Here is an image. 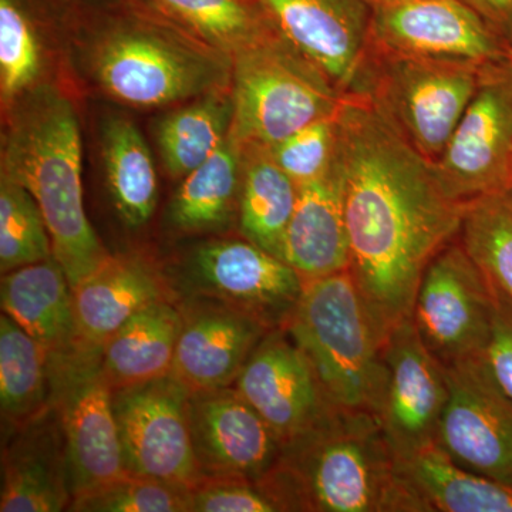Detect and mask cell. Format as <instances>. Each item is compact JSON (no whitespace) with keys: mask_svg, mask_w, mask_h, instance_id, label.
<instances>
[{"mask_svg":"<svg viewBox=\"0 0 512 512\" xmlns=\"http://www.w3.org/2000/svg\"><path fill=\"white\" fill-rule=\"evenodd\" d=\"M349 272L384 335L412 316L427 266L460 234L451 200L424 157L366 97L338 111Z\"/></svg>","mask_w":512,"mask_h":512,"instance_id":"1","label":"cell"},{"mask_svg":"<svg viewBox=\"0 0 512 512\" xmlns=\"http://www.w3.org/2000/svg\"><path fill=\"white\" fill-rule=\"evenodd\" d=\"M84 82L131 109H160L231 86L232 60L148 0L79 3L66 33Z\"/></svg>","mask_w":512,"mask_h":512,"instance_id":"2","label":"cell"},{"mask_svg":"<svg viewBox=\"0 0 512 512\" xmlns=\"http://www.w3.org/2000/svg\"><path fill=\"white\" fill-rule=\"evenodd\" d=\"M278 511L423 512L373 414L333 409L256 483Z\"/></svg>","mask_w":512,"mask_h":512,"instance_id":"3","label":"cell"},{"mask_svg":"<svg viewBox=\"0 0 512 512\" xmlns=\"http://www.w3.org/2000/svg\"><path fill=\"white\" fill-rule=\"evenodd\" d=\"M0 173L33 195L72 289L110 254L83 202L82 134L72 99L47 83L3 111Z\"/></svg>","mask_w":512,"mask_h":512,"instance_id":"4","label":"cell"},{"mask_svg":"<svg viewBox=\"0 0 512 512\" xmlns=\"http://www.w3.org/2000/svg\"><path fill=\"white\" fill-rule=\"evenodd\" d=\"M286 330L333 407L379 419L387 384V336L349 269L305 281Z\"/></svg>","mask_w":512,"mask_h":512,"instance_id":"5","label":"cell"},{"mask_svg":"<svg viewBox=\"0 0 512 512\" xmlns=\"http://www.w3.org/2000/svg\"><path fill=\"white\" fill-rule=\"evenodd\" d=\"M239 144L272 147L313 121L335 116L346 93L279 29L232 57Z\"/></svg>","mask_w":512,"mask_h":512,"instance_id":"6","label":"cell"},{"mask_svg":"<svg viewBox=\"0 0 512 512\" xmlns=\"http://www.w3.org/2000/svg\"><path fill=\"white\" fill-rule=\"evenodd\" d=\"M485 66L399 55L372 45L349 93L366 97L434 163L476 94Z\"/></svg>","mask_w":512,"mask_h":512,"instance_id":"7","label":"cell"},{"mask_svg":"<svg viewBox=\"0 0 512 512\" xmlns=\"http://www.w3.org/2000/svg\"><path fill=\"white\" fill-rule=\"evenodd\" d=\"M170 285L177 298L215 299L274 330L288 326L305 281L284 259L248 239L224 238L192 249Z\"/></svg>","mask_w":512,"mask_h":512,"instance_id":"8","label":"cell"},{"mask_svg":"<svg viewBox=\"0 0 512 512\" xmlns=\"http://www.w3.org/2000/svg\"><path fill=\"white\" fill-rule=\"evenodd\" d=\"M50 362L52 403L62 426L74 498L127 474L113 389L101 370L99 352L77 349L70 355H50Z\"/></svg>","mask_w":512,"mask_h":512,"instance_id":"9","label":"cell"},{"mask_svg":"<svg viewBox=\"0 0 512 512\" xmlns=\"http://www.w3.org/2000/svg\"><path fill=\"white\" fill-rule=\"evenodd\" d=\"M495 311L493 293L457 237L427 266L410 318L426 348L448 366L485 355Z\"/></svg>","mask_w":512,"mask_h":512,"instance_id":"10","label":"cell"},{"mask_svg":"<svg viewBox=\"0 0 512 512\" xmlns=\"http://www.w3.org/2000/svg\"><path fill=\"white\" fill-rule=\"evenodd\" d=\"M512 161V59L490 63L453 136L436 161L451 200L468 202L510 188Z\"/></svg>","mask_w":512,"mask_h":512,"instance_id":"11","label":"cell"},{"mask_svg":"<svg viewBox=\"0 0 512 512\" xmlns=\"http://www.w3.org/2000/svg\"><path fill=\"white\" fill-rule=\"evenodd\" d=\"M190 390L173 375L113 389L127 473L194 488L202 480L192 447Z\"/></svg>","mask_w":512,"mask_h":512,"instance_id":"12","label":"cell"},{"mask_svg":"<svg viewBox=\"0 0 512 512\" xmlns=\"http://www.w3.org/2000/svg\"><path fill=\"white\" fill-rule=\"evenodd\" d=\"M446 367L448 397L437 443L461 466L512 484V399L485 355Z\"/></svg>","mask_w":512,"mask_h":512,"instance_id":"13","label":"cell"},{"mask_svg":"<svg viewBox=\"0 0 512 512\" xmlns=\"http://www.w3.org/2000/svg\"><path fill=\"white\" fill-rule=\"evenodd\" d=\"M507 40L463 0H375L372 45L399 55L490 64Z\"/></svg>","mask_w":512,"mask_h":512,"instance_id":"14","label":"cell"},{"mask_svg":"<svg viewBox=\"0 0 512 512\" xmlns=\"http://www.w3.org/2000/svg\"><path fill=\"white\" fill-rule=\"evenodd\" d=\"M188 414L202 478L256 484L281 454V440L235 386L191 392Z\"/></svg>","mask_w":512,"mask_h":512,"instance_id":"15","label":"cell"},{"mask_svg":"<svg viewBox=\"0 0 512 512\" xmlns=\"http://www.w3.org/2000/svg\"><path fill=\"white\" fill-rule=\"evenodd\" d=\"M386 393L379 420L394 456L437 441L446 407V367L420 339L412 318L397 323L384 345Z\"/></svg>","mask_w":512,"mask_h":512,"instance_id":"16","label":"cell"},{"mask_svg":"<svg viewBox=\"0 0 512 512\" xmlns=\"http://www.w3.org/2000/svg\"><path fill=\"white\" fill-rule=\"evenodd\" d=\"M234 386L282 444L311 430L335 409L286 329L266 333Z\"/></svg>","mask_w":512,"mask_h":512,"instance_id":"17","label":"cell"},{"mask_svg":"<svg viewBox=\"0 0 512 512\" xmlns=\"http://www.w3.org/2000/svg\"><path fill=\"white\" fill-rule=\"evenodd\" d=\"M276 28L349 93L372 46L375 0H262Z\"/></svg>","mask_w":512,"mask_h":512,"instance_id":"18","label":"cell"},{"mask_svg":"<svg viewBox=\"0 0 512 512\" xmlns=\"http://www.w3.org/2000/svg\"><path fill=\"white\" fill-rule=\"evenodd\" d=\"M178 302L181 329L171 375L190 392L234 386L269 329L215 299L188 296Z\"/></svg>","mask_w":512,"mask_h":512,"instance_id":"19","label":"cell"},{"mask_svg":"<svg viewBox=\"0 0 512 512\" xmlns=\"http://www.w3.org/2000/svg\"><path fill=\"white\" fill-rule=\"evenodd\" d=\"M59 414L50 407L8 434L2 450V512H59L72 504Z\"/></svg>","mask_w":512,"mask_h":512,"instance_id":"20","label":"cell"},{"mask_svg":"<svg viewBox=\"0 0 512 512\" xmlns=\"http://www.w3.org/2000/svg\"><path fill=\"white\" fill-rule=\"evenodd\" d=\"M178 299L170 281L136 255H110L73 288L80 349L100 352L107 339L141 309Z\"/></svg>","mask_w":512,"mask_h":512,"instance_id":"21","label":"cell"},{"mask_svg":"<svg viewBox=\"0 0 512 512\" xmlns=\"http://www.w3.org/2000/svg\"><path fill=\"white\" fill-rule=\"evenodd\" d=\"M76 0H0L2 113L47 83L49 49L66 46Z\"/></svg>","mask_w":512,"mask_h":512,"instance_id":"22","label":"cell"},{"mask_svg":"<svg viewBox=\"0 0 512 512\" xmlns=\"http://www.w3.org/2000/svg\"><path fill=\"white\" fill-rule=\"evenodd\" d=\"M284 259L303 281L349 268L343 175L338 150L322 177L298 185V201L286 231Z\"/></svg>","mask_w":512,"mask_h":512,"instance_id":"23","label":"cell"},{"mask_svg":"<svg viewBox=\"0 0 512 512\" xmlns=\"http://www.w3.org/2000/svg\"><path fill=\"white\" fill-rule=\"evenodd\" d=\"M0 302L2 312L50 355H70L80 349L72 285L55 256L3 274Z\"/></svg>","mask_w":512,"mask_h":512,"instance_id":"24","label":"cell"},{"mask_svg":"<svg viewBox=\"0 0 512 512\" xmlns=\"http://www.w3.org/2000/svg\"><path fill=\"white\" fill-rule=\"evenodd\" d=\"M396 463L423 512H512V484L461 466L437 441L396 456Z\"/></svg>","mask_w":512,"mask_h":512,"instance_id":"25","label":"cell"},{"mask_svg":"<svg viewBox=\"0 0 512 512\" xmlns=\"http://www.w3.org/2000/svg\"><path fill=\"white\" fill-rule=\"evenodd\" d=\"M177 299L147 306L120 326L99 352L111 389L170 375L181 329Z\"/></svg>","mask_w":512,"mask_h":512,"instance_id":"26","label":"cell"},{"mask_svg":"<svg viewBox=\"0 0 512 512\" xmlns=\"http://www.w3.org/2000/svg\"><path fill=\"white\" fill-rule=\"evenodd\" d=\"M296 201L298 184L276 164L269 148L241 144L237 220L242 238L284 259L286 231Z\"/></svg>","mask_w":512,"mask_h":512,"instance_id":"27","label":"cell"},{"mask_svg":"<svg viewBox=\"0 0 512 512\" xmlns=\"http://www.w3.org/2000/svg\"><path fill=\"white\" fill-rule=\"evenodd\" d=\"M239 191L241 144L231 130L208 160L185 175L168 207V224L181 234L227 228L238 218Z\"/></svg>","mask_w":512,"mask_h":512,"instance_id":"28","label":"cell"},{"mask_svg":"<svg viewBox=\"0 0 512 512\" xmlns=\"http://www.w3.org/2000/svg\"><path fill=\"white\" fill-rule=\"evenodd\" d=\"M101 157L111 201L128 228L150 222L158 202L156 165L133 120L111 116L101 128Z\"/></svg>","mask_w":512,"mask_h":512,"instance_id":"29","label":"cell"},{"mask_svg":"<svg viewBox=\"0 0 512 512\" xmlns=\"http://www.w3.org/2000/svg\"><path fill=\"white\" fill-rule=\"evenodd\" d=\"M50 352L6 313L0 316V412L13 433L52 407Z\"/></svg>","mask_w":512,"mask_h":512,"instance_id":"30","label":"cell"},{"mask_svg":"<svg viewBox=\"0 0 512 512\" xmlns=\"http://www.w3.org/2000/svg\"><path fill=\"white\" fill-rule=\"evenodd\" d=\"M232 123L231 86L185 101L161 119L157 143L171 177L183 180L208 160L231 133Z\"/></svg>","mask_w":512,"mask_h":512,"instance_id":"31","label":"cell"},{"mask_svg":"<svg viewBox=\"0 0 512 512\" xmlns=\"http://www.w3.org/2000/svg\"><path fill=\"white\" fill-rule=\"evenodd\" d=\"M458 239L483 274L495 305L512 312L511 188L464 205Z\"/></svg>","mask_w":512,"mask_h":512,"instance_id":"32","label":"cell"},{"mask_svg":"<svg viewBox=\"0 0 512 512\" xmlns=\"http://www.w3.org/2000/svg\"><path fill=\"white\" fill-rule=\"evenodd\" d=\"M191 35L232 60L276 28L262 0H148Z\"/></svg>","mask_w":512,"mask_h":512,"instance_id":"33","label":"cell"},{"mask_svg":"<svg viewBox=\"0 0 512 512\" xmlns=\"http://www.w3.org/2000/svg\"><path fill=\"white\" fill-rule=\"evenodd\" d=\"M53 256L39 205L22 184L0 173V271L2 275Z\"/></svg>","mask_w":512,"mask_h":512,"instance_id":"34","label":"cell"},{"mask_svg":"<svg viewBox=\"0 0 512 512\" xmlns=\"http://www.w3.org/2000/svg\"><path fill=\"white\" fill-rule=\"evenodd\" d=\"M76 512H191V488L127 473L119 480L74 497Z\"/></svg>","mask_w":512,"mask_h":512,"instance_id":"35","label":"cell"},{"mask_svg":"<svg viewBox=\"0 0 512 512\" xmlns=\"http://www.w3.org/2000/svg\"><path fill=\"white\" fill-rule=\"evenodd\" d=\"M268 148L276 164L296 184L316 180L329 170L335 160L338 150V113L313 121Z\"/></svg>","mask_w":512,"mask_h":512,"instance_id":"36","label":"cell"},{"mask_svg":"<svg viewBox=\"0 0 512 512\" xmlns=\"http://www.w3.org/2000/svg\"><path fill=\"white\" fill-rule=\"evenodd\" d=\"M191 512H278L255 483L202 478L191 488Z\"/></svg>","mask_w":512,"mask_h":512,"instance_id":"37","label":"cell"},{"mask_svg":"<svg viewBox=\"0 0 512 512\" xmlns=\"http://www.w3.org/2000/svg\"><path fill=\"white\" fill-rule=\"evenodd\" d=\"M497 306V305H495ZM485 360L505 393L512 399V312L497 306Z\"/></svg>","mask_w":512,"mask_h":512,"instance_id":"38","label":"cell"},{"mask_svg":"<svg viewBox=\"0 0 512 512\" xmlns=\"http://www.w3.org/2000/svg\"><path fill=\"white\" fill-rule=\"evenodd\" d=\"M507 42L512 43V0H463Z\"/></svg>","mask_w":512,"mask_h":512,"instance_id":"39","label":"cell"},{"mask_svg":"<svg viewBox=\"0 0 512 512\" xmlns=\"http://www.w3.org/2000/svg\"><path fill=\"white\" fill-rule=\"evenodd\" d=\"M77 3H92L97 2V0H76Z\"/></svg>","mask_w":512,"mask_h":512,"instance_id":"40","label":"cell"},{"mask_svg":"<svg viewBox=\"0 0 512 512\" xmlns=\"http://www.w3.org/2000/svg\"><path fill=\"white\" fill-rule=\"evenodd\" d=\"M510 188L512 190V161H511V173H510Z\"/></svg>","mask_w":512,"mask_h":512,"instance_id":"41","label":"cell"}]
</instances>
